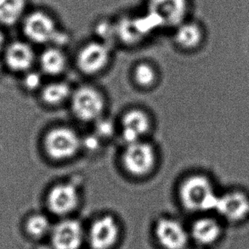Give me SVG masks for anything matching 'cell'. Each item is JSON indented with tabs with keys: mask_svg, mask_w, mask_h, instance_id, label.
Segmentation results:
<instances>
[{
	"mask_svg": "<svg viewBox=\"0 0 249 249\" xmlns=\"http://www.w3.org/2000/svg\"><path fill=\"white\" fill-rule=\"evenodd\" d=\"M219 195L211 178L203 174L189 175L178 189V197L183 207L198 215L214 213Z\"/></svg>",
	"mask_w": 249,
	"mask_h": 249,
	"instance_id": "6da1fadb",
	"label": "cell"
},
{
	"mask_svg": "<svg viewBox=\"0 0 249 249\" xmlns=\"http://www.w3.org/2000/svg\"><path fill=\"white\" fill-rule=\"evenodd\" d=\"M145 12L158 30H171L190 19L192 0H145Z\"/></svg>",
	"mask_w": 249,
	"mask_h": 249,
	"instance_id": "7a4b0ae2",
	"label": "cell"
},
{
	"mask_svg": "<svg viewBox=\"0 0 249 249\" xmlns=\"http://www.w3.org/2000/svg\"><path fill=\"white\" fill-rule=\"evenodd\" d=\"M62 30L55 16L46 10H35L23 18L24 34L34 44H54Z\"/></svg>",
	"mask_w": 249,
	"mask_h": 249,
	"instance_id": "3957f363",
	"label": "cell"
},
{
	"mask_svg": "<svg viewBox=\"0 0 249 249\" xmlns=\"http://www.w3.org/2000/svg\"><path fill=\"white\" fill-rule=\"evenodd\" d=\"M214 213L226 226H240L249 219V194L241 189L219 193Z\"/></svg>",
	"mask_w": 249,
	"mask_h": 249,
	"instance_id": "277c9868",
	"label": "cell"
},
{
	"mask_svg": "<svg viewBox=\"0 0 249 249\" xmlns=\"http://www.w3.org/2000/svg\"><path fill=\"white\" fill-rule=\"evenodd\" d=\"M47 155L54 161H66L78 154L82 148V139L74 129L59 126L48 132L44 141Z\"/></svg>",
	"mask_w": 249,
	"mask_h": 249,
	"instance_id": "5b68a950",
	"label": "cell"
},
{
	"mask_svg": "<svg viewBox=\"0 0 249 249\" xmlns=\"http://www.w3.org/2000/svg\"><path fill=\"white\" fill-rule=\"evenodd\" d=\"M227 226L214 213L200 214L192 223L189 232L195 245L211 249L222 243Z\"/></svg>",
	"mask_w": 249,
	"mask_h": 249,
	"instance_id": "8992f818",
	"label": "cell"
},
{
	"mask_svg": "<svg viewBox=\"0 0 249 249\" xmlns=\"http://www.w3.org/2000/svg\"><path fill=\"white\" fill-rule=\"evenodd\" d=\"M70 100L73 114L81 121H98L104 111L103 95L91 86H81L72 91Z\"/></svg>",
	"mask_w": 249,
	"mask_h": 249,
	"instance_id": "52a82bcc",
	"label": "cell"
},
{
	"mask_svg": "<svg viewBox=\"0 0 249 249\" xmlns=\"http://www.w3.org/2000/svg\"><path fill=\"white\" fill-rule=\"evenodd\" d=\"M125 170L136 177L150 174L156 164L155 149L148 142H134L126 145L122 157Z\"/></svg>",
	"mask_w": 249,
	"mask_h": 249,
	"instance_id": "ba28073f",
	"label": "cell"
},
{
	"mask_svg": "<svg viewBox=\"0 0 249 249\" xmlns=\"http://www.w3.org/2000/svg\"><path fill=\"white\" fill-rule=\"evenodd\" d=\"M120 233L118 220L106 214L92 222L86 231V243L90 249H112L118 244Z\"/></svg>",
	"mask_w": 249,
	"mask_h": 249,
	"instance_id": "9c48e42d",
	"label": "cell"
},
{
	"mask_svg": "<svg viewBox=\"0 0 249 249\" xmlns=\"http://www.w3.org/2000/svg\"><path fill=\"white\" fill-rule=\"evenodd\" d=\"M154 235L162 249H186L192 242L189 228L178 219L169 217H163L157 221Z\"/></svg>",
	"mask_w": 249,
	"mask_h": 249,
	"instance_id": "30bf717a",
	"label": "cell"
},
{
	"mask_svg": "<svg viewBox=\"0 0 249 249\" xmlns=\"http://www.w3.org/2000/svg\"><path fill=\"white\" fill-rule=\"evenodd\" d=\"M111 60V45L94 39L82 46L76 57L77 66L85 74L93 75L102 71Z\"/></svg>",
	"mask_w": 249,
	"mask_h": 249,
	"instance_id": "8fae6325",
	"label": "cell"
},
{
	"mask_svg": "<svg viewBox=\"0 0 249 249\" xmlns=\"http://www.w3.org/2000/svg\"><path fill=\"white\" fill-rule=\"evenodd\" d=\"M50 238L54 249H80L86 243V231L78 220L66 217L53 225Z\"/></svg>",
	"mask_w": 249,
	"mask_h": 249,
	"instance_id": "7c38bea8",
	"label": "cell"
},
{
	"mask_svg": "<svg viewBox=\"0 0 249 249\" xmlns=\"http://www.w3.org/2000/svg\"><path fill=\"white\" fill-rule=\"evenodd\" d=\"M79 194L76 185L61 183L54 185L47 196L48 209L54 215L66 218L78 208Z\"/></svg>",
	"mask_w": 249,
	"mask_h": 249,
	"instance_id": "4fadbf2b",
	"label": "cell"
},
{
	"mask_svg": "<svg viewBox=\"0 0 249 249\" xmlns=\"http://www.w3.org/2000/svg\"><path fill=\"white\" fill-rule=\"evenodd\" d=\"M172 33L174 43L182 51H197L205 41L204 27L200 22L191 18L175 27Z\"/></svg>",
	"mask_w": 249,
	"mask_h": 249,
	"instance_id": "5bb4252c",
	"label": "cell"
},
{
	"mask_svg": "<svg viewBox=\"0 0 249 249\" xmlns=\"http://www.w3.org/2000/svg\"><path fill=\"white\" fill-rule=\"evenodd\" d=\"M147 113L141 109H132L125 112L121 120L122 137L125 143L131 144L142 141L151 128Z\"/></svg>",
	"mask_w": 249,
	"mask_h": 249,
	"instance_id": "9a60e30c",
	"label": "cell"
},
{
	"mask_svg": "<svg viewBox=\"0 0 249 249\" xmlns=\"http://www.w3.org/2000/svg\"><path fill=\"white\" fill-rule=\"evenodd\" d=\"M34 61V49L27 43L15 42L7 50V64L14 71H27L33 66Z\"/></svg>",
	"mask_w": 249,
	"mask_h": 249,
	"instance_id": "2e32d148",
	"label": "cell"
},
{
	"mask_svg": "<svg viewBox=\"0 0 249 249\" xmlns=\"http://www.w3.org/2000/svg\"><path fill=\"white\" fill-rule=\"evenodd\" d=\"M41 69L44 73L51 76H57L65 71L67 68V56L62 48L52 45L45 49L41 54Z\"/></svg>",
	"mask_w": 249,
	"mask_h": 249,
	"instance_id": "e0dca14e",
	"label": "cell"
},
{
	"mask_svg": "<svg viewBox=\"0 0 249 249\" xmlns=\"http://www.w3.org/2000/svg\"><path fill=\"white\" fill-rule=\"evenodd\" d=\"M26 0H0V23L11 26L24 18Z\"/></svg>",
	"mask_w": 249,
	"mask_h": 249,
	"instance_id": "ac0fdd59",
	"label": "cell"
},
{
	"mask_svg": "<svg viewBox=\"0 0 249 249\" xmlns=\"http://www.w3.org/2000/svg\"><path fill=\"white\" fill-rule=\"evenodd\" d=\"M72 90L66 82H54L46 85L42 90V99L50 106H59L71 98Z\"/></svg>",
	"mask_w": 249,
	"mask_h": 249,
	"instance_id": "d6986e66",
	"label": "cell"
},
{
	"mask_svg": "<svg viewBox=\"0 0 249 249\" xmlns=\"http://www.w3.org/2000/svg\"><path fill=\"white\" fill-rule=\"evenodd\" d=\"M53 225L47 216L37 213L31 216L27 222V233L34 238H43L50 236Z\"/></svg>",
	"mask_w": 249,
	"mask_h": 249,
	"instance_id": "ffe728a7",
	"label": "cell"
},
{
	"mask_svg": "<svg viewBox=\"0 0 249 249\" xmlns=\"http://www.w3.org/2000/svg\"><path fill=\"white\" fill-rule=\"evenodd\" d=\"M134 79L141 87H151L157 80V71L148 62H140L134 69Z\"/></svg>",
	"mask_w": 249,
	"mask_h": 249,
	"instance_id": "44dd1931",
	"label": "cell"
},
{
	"mask_svg": "<svg viewBox=\"0 0 249 249\" xmlns=\"http://www.w3.org/2000/svg\"><path fill=\"white\" fill-rule=\"evenodd\" d=\"M94 32L98 37L95 39L102 41L109 45H111L110 42L111 41L117 40L115 20L102 18L97 20L94 26Z\"/></svg>",
	"mask_w": 249,
	"mask_h": 249,
	"instance_id": "7402d4cb",
	"label": "cell"
},
{
	"mask_svg": "<svg viewBox=\"0 0 249 249\" xmlns=\"http://www.w3.org/2000/svg\"><path fill=\"white\" fill-rule=\"evenodd\" d=\"M82 147L88 151H97L100 147V137L97 135H90L82 140Z\"/></svg>",
	"mask_w": 249,
	"mask_h": 249,
	"instance_id": "603a6c76",
	"label": "cell"
},
{
	"mask_svg": "<svg viewBox=\"0 0 249 249\" xmlns=\"http://www.w3.org/2000/svg\"><path fill=\"white\" fill-rule=\"evenodd\" d=\"M100 121V119H99ZM112 128L113 126L111 124L110 122L104 121V120H101L99 122V124L97 125V128H96V132H97L98 137H108V136H111L112 134Z\"/></svg>",
	"mask_w": 249,
	"mask_h": 249,
	"instance_id": "cb8c5ba5",
	"label": "cell"
},
{
	"mask_svg": "<svg viewBox=\"0 0 249 249\" xmlns=\"http://www.w3.org/2000/svg\"><path fill=\"white\" fill-rule=\"evenodd\" d=\"M41 79L40 76L36 73V72H31L27 75L25 78V85L26 87L28 88L29 89H35L40 86Z\"/></svg>",
	"mask_w": 249,
	"mask_h": 249,
	"instance_id": "d4e9b609",
	"label": "cell"
},
{
	"mask_svg": "<svg viewBox=\"0 0 249 249\" xmlns=\"http://www.w3.org/2000/svg\"><path fill=\"white\" fill-rule=\"evenodd\" d=\"M3 42H4V38H3V35L2 33H1V31H0V51L2 50V48H3Z\"/></svg>",
	"mask_w": 249,
	"mask_h": 249,
	"instance_id": "484cf974",
	"label": "cell"
},
{
	"mask_svg": "<svg viewBox=\"0 0 249 249\" xmlns=\"http://www.w3.org/2000/svg\"><path fill=\"white\" fill-rule=\"evenodd\" d=\"M37 249H54L51 244L50 245H41Z\"/></svg>",
	"mask_w": 249,
	"mask_h": 249,
	"instance_id": "4316f807",
	"label": "cell"
},
{
	"mask_svg": "<svg viewBox=\"0 0 249 249\" xmlns=\"http://www.w3.org/2000/svg\"><path fill=\"white\" fill-rule=\"evenodd\" d=\"M205 249V248H203V247L197 246V245H195V244H194V246L189 247L188 249Z\"/></svg>",
	"mask_w": 249,
	"mask_h": 249,
	"instance_id": "83f0119b",
	"label": "cell"
}]
</instances>
